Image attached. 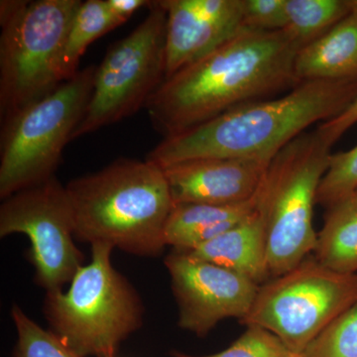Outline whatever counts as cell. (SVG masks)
<instances>
[{
	"label": "cell",
	"mask_w": 357,
	"mask_h": 357,
	"mask_svg": "<svg viewBox=\"0 0 357 357\" xmlns=\"http://www.w3.org/2000/svg\"><path fill=\"white\" fill-rule=\"evenodd\" d=\"M302 48L287 30L244 28L206 57L167 77L145 109L164 138L185 132L297 86L295 61Z\"/></svg>",
	"instance_id": "obj_1"
},
{
	"label": "cell",
	"mask_w": 357,
	"mask_h": 357,
	"mask_svg": "<svg viewBox=\"0 0 357 357\" xmlns=\"http://www.w3.org/2000/svg\"><path fill=\"white\" fill-rule=\"evenodd\" d=\"M356 96L357 79L301 82L281 98L246 103L164 138L146 160L161 167L196 159L271 161L312 124L342 114Z\"/></svg>",
	"instance_id": "obj_2"
},
{
	"label": "cell",
	"mask_w": 357,
	"mask_h": 357,
	"mask_svg": "<svg viewBox=\"0 0 357 357\" xmlns=\"http://www.w3.org/2000/svg\"><path fill=\"white\" fill-rule=\"evenodd\" d=\"M76 239L154 257L166 248L164 231L174 208L163 169L121 158L66 185Z\"/></svg>",
	"instance_id": "obj_3"
},
{
	"label": "cell",
	"mask_w": 357,
	"mask_h": 357,
	"mask_svg": "<svg viewBox=\"0 0 357 357\" xmlns=\"http://www.w3.org/2000/svg\"><path fill=\"white\" fill-rule=\"evenodd\" d=\"M89 264L77 270L68 291L46 293L50 331L83 357H114L139 330L144 306L139 294L114 267V248L93 244Z\"/></svg>",
	"instance_id": "obj_4"
},
{
	"label": "cell",
	"mask_w": 357,
	"mask_h": 357,
	"mask_svg": "<svg viewBox=\"0 0 357 357\" xmlns=\"http://www.w3.org/2000/svg\"><path fill=\"white\" fill-rule=\"evenodd\" d=\"M331 149L316 129L301 134L270 162L258 190L257 211L264 222L271 279L298 266L316 248L312 215Z\"/></svg>",
	"instance_id": "obj_5"
},
{
	"label": "cell",
	"mask_w": 357,
	"mask_h": 357,
	"mask_svg": "<svg viewBox=\"0 0 357 357\" xmlns=\"http://www.w3.org/2000/svg\"><path fill=\"white\" fill-rule=\"evenodd\" d=\"M81 0L0 2L1 126L60 86L58 66Z\"/></svg>",
	"instance_id": "obj_6"
},
{
	"label": "cell",
	"mask_w": 357,
	"mask_h": 357,
	"mask_svg": "<svg viewBox=\"0 0 357 357\" xmlns=\"http://www.w3.org/2000/svg\"><path fill=\"white\" fill-rule=\"evenodd\" d=\"M96 66L63 82L55 91L1 126L2 201L55 176L64 148L88 107Z\"/></svg>",
	"instance_id": "obj_7"
},
{
	"label": "cell",
	"mask_w": 357,
	"mask_h": 357,
	"mask_svg": "<svg viewBox=\"0 0 357 357\" xmlns=\"http://www.w3.org/2000/svg\"><path fill=\"white\" fill-rule=\"evenodd\" d=\"M356 304L357 273H338L307 257L260 286L250 312L239 321L266 328L294 354H302L319 333Z\"/></svg>",
	"instance_id": "obj_8"
},
{
	"label": "cell",
	"mask_w": 357,
	"mask_h": 357,
	"mask_svg": "<svg viewBox=\"0 0 357 357\" xmlns=\"http://www.w3.org/2000/svg\"><path fill=\"white\" fill-rule=\"evenodd\" d=\"M166 25L165 9L152 1L147 17L109 47L96 68L93 93L73 140L145 107L166 79Z\"/></svg>",
	"instance_id": "obj_9"
},
{
	"label": "cell",
	"mask_w": 357,
	"mask_h": 357,
	"mask_svg": "<svg viewBox=\"0 0 357 357\" xmlns=\"http://www.w3.org/2000/svg\"><path fill=\"white\" fill-rule=\"evenodd\" d=\"M24 234L35 282L46 293L63 290L84 266L66 185L56 176L15 192L0 206V237Z\"/></svg>",
	"instance_id": "obj_10"
},
{
	"label": "cell",
	"mask_w": 357,
	"mask_h": 357,
	"mask_svg": "<svg viewBox=\"0 0 357 357\" xmlns=\"http://www.w3.org/2000/svg\"><path fill=\"white\" fill-rule=\"evenodd\" d=\"M178 306V326L206 337L225 319L245 318L259 285L213 263L172 250L164 260Z\"/></svg>",
	"instance_id": "obj_11"
},
{
	"label": "cell",
	"mask_w": 357,
	"mask_h": 357,
	"mask_svg": "<svg viewBox=\"0 0 357 357\" xmlns=\"http://www.w3.org/2000/svg\"><path fill=\"white\" fill-rule=\"evenodd\" d=\"M167 13L166 79L244 29L243 0H160Z\"/></svg>",
	"instance_id": "obj_12"
},
{
	"label": "cell",
	"mask_w": 357,
	"mask_h": 357,
	"mask_svg": "<svg viewBox=\"0 0 357 357\" xmlns=\"http://www.w3.org/2000/svg\"><path fill=\"white\" fill-rule=\"evenodd\" d=\"M270 162L196 159L162 167L174 204H236L255 198Z\"/></svg>",
	"instance_id": "obj_13"
},
{
	"label": "cell",
	"mask_w": 357,
	"mask_h": 357,
	"mask_svg": "<svg viewBox=\"0 0 357 357\" xmlns=\"http://www.w3.org/2000/svg\"><path fill=\"white\" fill-rule=\"evenodd\" d=\"M185 253L236 272L259 286L271 280L264 222L257 206L234 229Z\"/></svg>",
	"instance_id": "obj_14"
},
{
	"label": "cell",
	"mask_w": 357,
	"mask_h": 357,
	"mask_svg": "<svg viewBox=\"0 0 357 357\" xmlns=\"http://www.w3.org/2000/svg\"><path fill=\"white\" fill-rule=\"evenodd\" d=\"M256 206L257 194L236 204H174L164 231L166 246L181 252L191 251L234 229L250 217Z\"/></svg>",
	"instance_id": "obj_15"
},
{
	"label": "cell",
	"mask_w": 357,
	"mask_h": 357,
	"mask_svg": "<svg viewBox=\"0 0 357 357\" xmlns=\"http://www.w3.org/2000/svg\"><path fill=\"white\" fill-rule=\"evenodd\" d=\"M298 83L357 79V13H351L323 36L306 45L295 61Z\"/></svg>",
	"instance_id": "obj_16"
},
{
	"label": "cell",
	"mask_w": 357,
	"mask_h": 357,
	"mask_svg": "<svg viewBox=\"0 0 357 357\" xmlns=\"http://www.w3.org/2000/svg\"><path fill=\"white\" fill-rule=\"evenodd\" d=\"M314 258L342 274L357 273V210L340 203L326 210L318 234Z\"/></svg>",
	"instance_id": "obj_17"
},
{
	"label": "cell",
	"mask_w": 357,
	"mask_h": 357,
	"mask_svg": "<svg viewBox=\"0 0 357 357\" xmlns=\"http://www.w3.org/2000/svg\"><path fill=\"white\" fill-rule=\"evenodd\" d=\"M122 23L110 13L107 0H86L82 2L66 38L58 66L61 83L79 73L81 58L89 45Z\"/></svg>",
	"instance_id": "obj_18"
},
{
	"label": "cell",
	"mask_w": 357,
	"mask_h": 357,
	"mask_svg": "<svg viewBox=\"0 0 357 357\" xmlns=\"http://www.w3.org/2000/svg\"><path fill=\"white\" fill-rule=\"evenodd\" d=\"M287 30L303 47L323 36L351 13L349 0H287Z\"/></svg>",
	"instance_id": "obj_19"
},
{
	"label": "cell",
	"mask_w": 357,
	"mask_h": 357,
	"mask_svg": "<svg viewBox=\"0 0 357 357\" xmlns=\"http://www.w3.org/2000/svg\"><path fill=\"white\" fill-rule=\"evenodd\" d=\"M11 319L17 333L13 357H83L52 331L35 323L18 305L11 307Z\"/></svg>",
	"instance_id": "obj_20"
},
{
	"label": "cell",
	"mask_w": 357,
	"mask_h": 357,
	"mask_svg": "<svg viewBox=\"0 0 357 357\" xmlns=\"http://www.w3.org/2000/svg\"><path fill=\"white\" fill-rule=\"evenodd\" d=\"M357 188V145L331 155L328 170L319 185L317 204L326 210L351 196Z\"/></svg>",
	"instance_id": "obj_21"
},
{
	"label": "cell",
	"mask_w": 357,
	"mask_h": 357,
	"mask_svg": "<svg viewBox=\"0 0 357 357\" xmlns=\"http://www.w3.org/2000/svg\"><path fill=\"white\" fill-rule=\"evenodd\" d=\"M301 357H357V304L319 333Z\"/></svg>",
	"instance_id": "obj_22"
},
{
	"label": "cell",
	"mask_w": 357,
	"mask_h": 357,
	"mask_svg": "<svg viewBox=\"0 0 357 357\" xmlns=\"http://www.w3.org/2000/svg\"><path fill=\"white\" fill-rule=\"evenodd\" d=\"M294 354L283 342L266 328L248 326L245 332L225 351L208 356H192L173 351L172 357H294Z\"/></svg>",
	"instance_id": "obj_23"
},
{
	"label": "cell",
	"mask_w": 357,
	"mask_h": 357,
	"mask_svg": "<svg viewBox=\"0 0 357 357\" xmlns=\"http://www.w3.org/2000/svg\"><path fill=\"white\" fill-rule=\"evenodd\" d=\"M287 0H243L244 27L279 31L287 27Z\"/></svg>",
	"instance_id": "obj_24"
},
{
	"label": "cell",
	"mask_w": 357,
	"mask_h": 357,
	"mask_svg": "<svg viewBox=\"0 0 357 357\" xmlns=\"http://www.w3.org/2000/svg\"><path fill=\"white\" fill-rule=\"evenodd\" d=\"M357 123V96L337 116L326 122H321L317 128L319 134L328 145L333 146L337 140L354 124Z\"/></svg>",
	"instance_id": "obj_25"
},
{
	"label": "cell",
	"mask_w": 357,
	"mask_h": 357,
	"mask_svg": "<svg viewBox=\"0 0 357 357\" xmlns=\"http://www.w3.org/2000/svg\"><path fill=\"white\" fill-rule=\"evenodd\" d=\"M151 2L146 0H107L110 13L114 14L122 24L126 22L141 7H149Z\"/></svg>",
	"instance_id": "obj_26"
},
{
	"label": "cell",
	"mask_w": 357,
	"mask_h": 357,
	"mask_svg": "<svg viewBox=\"0 0 357 357\" xmlns=\"http://www.w3.org/2000/svg\"><path fill=\"white\" fill-rule=\"evenodd\" d=\"M342 203H345L347 204H349V206H351V208H356V210H357V188H356V191L352 192L351 196L349 197V198H347V199H345V201L342 202Z\"/></svg>",
	"instance_id": "obj_27"
},
{
	"label": "cell",
	"mask_w": 357,
	"mask_h": 357,
	"mask_svg": "<svg viewBox=\"0 0 357 357\" xmlns=\"http://www.w3.org/2000/svg\"><path fill=\"white\" fill-rule=\"evenodd\" d=\"M351 11H356L357 13V0H349Z\"/></svg>",
	"instance_id": "obj_28"
},
{
	"label": "cell",
	"mask_w": 357,
	"mask_h": 357,
	"mask_svg": "<svg viewBox=\"0 0 357 357\" xmlns=\"http://www.w3.org/2000/svg\"><path fill=\"white\" fill-rule=\"evenodd\" d=\"M294 357H301V354H297V356H295Z\"/></svg>",
	"instance_id": "obj_29"
},
{
	"label": "cell",
	"mask_w": 357,
	"mask_h": 357,
	"mask_svg": "<svg viewBox=\"0 0 357 357\" xmlns=\"http://www.w3.org/2000/svg\"><path fill=\"white\" fill-rule=\"evenodd\" d=\"M114 357H115V356H114Z\"/></svg>",
	"instance_id": "obj_30"
}]
</instances>
